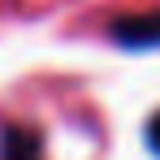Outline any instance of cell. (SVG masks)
<instances>
[{"label": "cell", "mask_w": 160, "mask_h": 160, "mask_svg": "<svg viewBox=\"0 0 160 160\" xmlns=\"http://www.w3.org/2000/svg\"><path fill=\"white\" fill-rule=\"evenodd\" d=\"M112 39L126 43V48H152V43H160V13L117 18V22H112Z\"/></svg>", "instance_id": "obj_1"}, {"label": "cell", "mask_w": 160, "mask_h": 160, "mask_svg": "<svg viewBox=\"0 0 160 160\" xmlns=\"http://www.w3.org/2000/svg\"><path fill=\"white\" fill-rule=\"evenodd\" d=\"M0 160H39V134L26 126L0 130Z\"/></svg>", "instance_id": "obj_2"}, {"label": "cell", "mask_w": 160, "mask_h": 160, "mask_svg": "<svg viewBox=\"0 0 160 160\" xmlns=\"http://www.w3.org/2000/svg\"><path fill=\"white\" fill-rule=\"evenodd\" d=\"M147 143H152V152L160 156V112L152 117V121H147Z\"/></svg>", "instance_id": "obj_3"}]
</instances>
